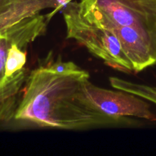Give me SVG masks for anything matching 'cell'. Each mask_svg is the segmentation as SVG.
Segmentation results:
<instances>
[{"label": "cell", "instance_id": "6da1fadb", "mask_svg": "<svg viewBox=\"0 0 156 156\" xmlns=\"http://www.w3.org/2000/svg\"><path fill=\"white\" fill-rule=\"evenodd\" d=\"M89 77V73L82 69L67 75L58 74L47 65L34 69L26 80L14 118L41 127L63 129L121 123L124 118L101 112L83 97L82 82Z\"/></svg>", "mask_w": 156, "mask_h": 156}, {"label": "cell", "instance_id": "7a4b0ae2", "mask_svg": "<svg viewBox=\"0 0 156 156\" xmlns=\"http://www.w3.org/2000/svg\"><path fill=\"white\" fill-rule=\"evenodd\" d=\"M88 22L118 37L134 72L156 64V0H80Z\"/></svg>", "mask_w": 156, "mask_h": 156}, {"label": "cell", "instance_id": "3957f363", "mask_svg": "<svg viewBox=\"0 0 156 156\" xmlns=\"http://www.w3.org/2000/svg\"><path fill=\"white\" fill-rule=\"evenodd\" d=\"M62 13L68 39L76 40L114 69L125 73L133 72L115 34L87 21L79 13L77 2H69Z\"/></svg>", "mask_w": 156, "mask_h": 156}, {"label": "cell", "instance_id": "277c9868", "mask_svg": "<svg viewBox=\"0 0 156 156\" xmlns=\"http://www.w3.org/2000/svg\"><path fill=\"white\" fill-rule=\"evenodd\" d=\"M82 91L85 100L94 108L108 115L120 118L135 117L155 121L156 116L145 99L127 91H113L93 85L87 78Z\"/></svg>", "mask_w": 156, "mask_h": 156}, {"label": "cell", "instance_id": "5b68a950", "mask_svg": "<svg viewBox=\"0 0 156 156\" xmlns=\"http://www.w3.org/2000/svg\"><path fill=\"white\" fill-rule=\"evenodd\" d=\"M56 0H14L0 14V32L49 8H55Z\"/></svg>", "mask_w": 156, "mask_h": 156}, {"label": "cell", "instance_id": "8992f818", "mask_svg": "<svg viewBox=\"0 0 156 156\" xmlns=\"http://www.w3.org/2000/svg\"><path fill=\"white\" fill-rule=\"evenodd\" d=\"M12 40L0 35V114H7L10 112L16 93L11 88L5 76L6 60L9 47Z\"/></svg>", "mask_w": 156, "mask_h": 156}, {"label": "cell", "instance_id": "52a82bcc", "mask_svg": "<svg viewBox=\"0 0 156 156\" xmlns=\"http://www.w3.org/2000/svg\"><path fill=\"white\" fill-rule=\"evenodd\" d=\"M109 81L115 89L127 91L156 105V87L131 82L117 77H111Z\"/></svg>", "mask_w": 156, "mask_h": 156}, {"label": "cell", "instance_id": "ba28073f", "mask_svg": "<svg viewBox=\"0 0 156 156\" xmlns=\"http://www.w3.org/2000/svg\"><path fill=\"white\" fill-rule=\"evenodd\" d=\"M47 66L56 73L62 75L73 74L82 69L73 62L71 61L63 62L61 60V59H58L51 63H48Z\"/></svg>", "mask_w": 156, "mask_h": 156}, {"label": "cell", "instance_id": "9c48e42d", "mask_svg": "<svg viewBox=\"0 0 156 156\" xmlns=\"http://www.w3.org/2000/svg\"><path fill=\"white\" fill-rule=\"evenodd\" d=\"M13 1L14 0H0V14L7 9Z\"/></svg>", "mask_w": 156, "mask_h": 156}]
</instances>
